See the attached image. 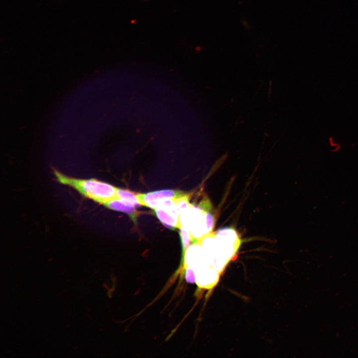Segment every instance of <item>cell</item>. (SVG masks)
<instances>
[{"instance_id": "1", "label": "cell", "mask_w": 358, "mask_h": 358, "mask_svg": "<svg viewBox=\"0 0 358 358\" xmlns=\"http://www.w3.org/2000/svg\"><path fill=\"white\" fill-rule=\"evenodd\" d=\"M211 265L220 273L235 256L242 240L233 227H225L198 240Z\"/></svg>"}, {"instance_id": "2", "label": "cell", "mask_w": 358, "mask_h": 358, "mask_svg": "<svg viewBox=\"0 0 358 358\" xmlns=\"http://www.w3.org/2000/svg\"><path fill=\"white\" fill-rule=\"evenodd\" d=\"M211 203L205 196L198 205L193 204L179 212L180 227L188 230L195 243L212 233L215 223Z\"/></svg>"}, {"instance_id": "3", "label": "cell", "mask_w": 358, "mask_h": 358, "mask_svg": "<svg viewBox=\"0 0 358 358\" xmlns=\"http://www.w3.org/2000/svg\"><path fill=\"white\" fill-rule=\"evenodd\" d=\"M57 180L60 183L74 188L84 196L102 204L116 197V187L95 179H79L54 171Z\"/></svg>"}, {"instance_id": "4", "label": "cell", "mask_w": 358, "mask_h": 358, "mask_svg": "<svg viewBox=\"0 0 358 358\" xmlns=\"http://www.w3.org/2000/svg\"><path fill=\"white\" fill-rule=\"evenodd\" d=\"M187 193L174 189H163L147 193H137V195L143 206L149 202H155L167 199H176Z\"/></svg>"}, {"instance_id": "5", "label": "cell", "mask_w": 358, "mask_h": 358, "mask_svg": "<svg viewBox=\"0 0 358 358\" xmlns=\"http://www.w3.org/2000/svg\"><path fill=\"white\" fill-rule=\"evenodd\" d=\"M102 204L110 209L126 213L135 224L137 223L139 212L136 210L135 206L132 204L117 197L104 202Z\"/></svg>"}, {"instance_id": "6", "label": "cell", "mask_w": 358, "mask_h": 358, "mask_svg": "<svg viewBox=\"0 0 358 358\" xmlns=\"http://www.w3.org/2000/svg\"><path fill=\"white\" fill-rule=\"evenodd\" d=\"M116 195L117 198L135 207L142 205L141 202L137 197V193L131 191L116 187Z\"/></svg>"}, {"instance_id": "7", "label": "cell", "mask_w": 358, "mask_h": 358, "mask_svg": "<svg viewBox=\"0 0 358 358\" xmlns=\"http://www.w3.org/2000/svg\"><path fill=\"white\" fill-rule=\"evenodd\" d=\"M179 229L183 254L187 249L190 246V244H191V243L193 242V240L191 235L188 230L181 226L179 227Z\"/></svg>"}, {"instance_id": "8", "label": "cell", "mask_w": 358, "mask_h": 358, "mask_svg": "<svg viewBox=\"0 0 358 358\" xmlns=\"http://www.w3.org/2000/svg\"><path fill=\"white\" fill-rule=\"evenodd\" d=\"M185 268V278L186 281L189 283H196L195 275L193 269L189 267H186Z\"/></svg>"}]
</instances>
